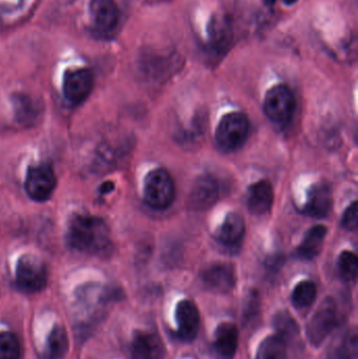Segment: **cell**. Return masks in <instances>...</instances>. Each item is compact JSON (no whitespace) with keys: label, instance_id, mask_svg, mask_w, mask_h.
Returning <instances> with one entry per match:
<instances>
[{"label":"cell","instance_id":"2e32d148","mask_svg":"<svg viewBox=\"0 0 358 359\" xmlns=\"http://www.w3.org/2000/svg\"><path fill=\"white\" fill-rule=\"evenodd\" d=\"M273 198H275V194H273L270 182L267 180L256 182L248 189V209L254 215H264L273 206Z\"/></svg>","mask_w":358,"mask_h":359},{"label":"cell","instance_id":"4316f807","mask_svg":"<svg viewBox=\"0 0 358 359\" xmlns=\"http://www.w3.org/2000/svg\"><path fill=\"white\" fill-rule=\"evenodd\" d=\"M20 358V345L14 333L0 332V359Z\"/></svg>","mask_w":358,"mask_h":359},{"label":"cell","instance_id":"4dcf8cb0","mask_svg":"<svg viewBox=\"0 0 358 359\" xmlns=\"http://www.w3.org/2000/svg\"><path fill=\"white\" fill-rule=\"evenodd\" d=\"M162 1H168V0H162Z\"/></svg>","mask_w":358,"mask_h":359},{"label":"cell","instance_id":"7402d4cb","mask_svg":"<svg viewBox=\"0 0 358 359\" xmlns=\"http://www.w3.org/2000/svg\"><path fill=\"white\" fill-rule=\"evenodd\" d=\"M69 349L67 333L62 326H55L46 341V358L61 359Z\"/></svg>","mask_w":358,"mask_h":359},{"label":"cell","instance_id":"8992f818","mask_svg":"<svg viewBox=\"0 0 358 359\" xmlns=\"http://www.w3.org/2000/svg\"><path fill=\"white\" fill-rule=\"evenodd\" d=\"M267 117L275 123L283 124L291 120L296 111V99L288 86H273L267 92L264 101Z\"/></svg>","mask_w":358,"mask_h":359},{"label":"cell","instance_id":"7a4b0ae2","mask_svg":"<svg viewBox=\"0 0 358 359\" xmlns=\"http://www.w3.org/2000/svg\"><path fill=\"white\" fill-rule=\"evenodd\" d=\"M249 134V120L240 111L227 114L219 122L216 141L221 149L235 151L243 147Z\"/></svg>","mask_w":358,"mask_h":359},{"label":"cell","instance_id":"30bf717a","mask_svg":"<svg viewBox=\"0 0 358 359\" xmlns=\"http://www.w3.org/2000/svg\"><path fill=\"white\" fill-rule=\"evenodd\" d=\"M174 316L179 337L184 341H193L200 329V313L195 304L189 299L179 302Z\"/></svg>","mask_w":358,"mask_h":359},{"label":"cell","instance_id":"e0dca14e","mask_svg":"<svg viewBox=\"0 0 358 359\" xmlns=\"http://www.w3.org/2000/svg\"><path fill=\"white\" fill-rule=\"evenodd\" d=\"M239 345V330L233 323H222L214 332V349L222 359H233Z\"/></svg>","mask_w":358,"mask_h":359},{"label":"cell","instance_id":"9c48e42d","mask_svg":"<svg viewBox=\"0 0 358 359\" xmlns=\"http://www.w3.org/2000/svg\"><path fill=\"white\" fill-rule=\"evenodd\" d=\"M233 25L226 15H216L208 25V48L214 54L223 55L233 42Z\"/></svg>","mask_w":358,"mask_h":359},{"label":"cell","instance_id":"83f0119b","mask_svg":"<svg viewBox=\"0 0 358 359\" xmlns=\"http://www.w3.org/2000/svg\"><path fill=\"white\" fill-rule=\"evenodd\" d=\"M357 203L353 202L345 211L344 217L342 219V224L347 230L354 231L357 230L358 219Z\"/></svg>","mask_w":358,"mask_h":359},{"label":"cell","instance_id":"4fadbf2b","mask_svg":"<svg viewBox=\"0 0 358 359\" xmlns=\"http://www.w3.org/2000/svg\"><path fill=\"white\" fill-rule=\"evenodd\" d=\"M220 194L218 182L210 176L200 177L189 194V206L195 210H205L216 202Z\"/></svg>","mask_w":358,"mask_h":359},{"label":"cell","instance_id":"5b68a950","mask_svg":"<svg viewBox=\"0 0 358 359\" xmlns=\"http://www.w3.org/2000/svg\"><path fill=\"white\" fill-rule=\"evenodd\" d=\"M338 322L336 302L331 297H328L317 308L307 326V337L311 345L319 347L336 328Z\"/></svg>","mask_w":358,"mask_h":359},{"label":"cell","instance_id":"6da1fadb","mask_svg":"<svg viewBox=\"0 0 358 359\" xmlns=\"http://www.w3.org/2000/svg\"><path fill=\"white\" fill-rule=\"evenodd\" d=\"M67 242L71 248L90 255H100L111 248L106 223L100 217L90 215H76L71 217Z\"/></svg>","mask_w":358,"mask_h":359},{"label":"cell","instance_id":"603a6c76","mask_svg":"<svg viewBox=\"0 0 358 359\" xmlns=\"http://www.w3.org/2000/svg\"><path fill=\"white\" fill-rule=\"evenodd\" d=\"M286 344L277 334L266 337L259 346L256 359H285Z\"/></svg>","mask_w":358,"mask_h":359},{"label":"cell","instance_id":"f1b7e54d","mask_svg":"<svg viewBox=\"0 0 358 359\" xmlns=\"http://www.w3.org/2000/svg\"><path fill=\"white\" fill-rule=\"evenodd\" d=\"M284 4H286V6H292V4H296V2H298V0H283Z\"/></svg>","mask_w":358,"mask_h":359},{"label":"cell","instance_id":"ac0fdd59","mask_svg":"<svg viewBox=\"0 0 358 359\" xmlns=\"http://www.w3.org/2000/svg\"><path fill=\"white\" fill-rule=\"evenodd\" d=\"M245 233V222L243 217L237 212H230L226 215L224 222L219 228L218 240L226 246H233L241 242Z\"/></svg>","mask_w":358,"mask_h":359},{"label":"cell","instance_id":"d6986e66","mask_svg":"<svg viewBox=\"0 0 358 359\" xmlns=\"http://www.w3.org/2000/svg\"><path fill=\"white\" fill-rule=\"evenodd\" d=\"M12 103L16 121L23 126L35 123L41 114L39 103L29 95L15 94L12 97Z\"/></svg>","mask_w":358,"mask_h":359},{"label":"cell","instance_id":"f546056e","mask_svg":"<svg viewBox=\"0 0 358 359\" xmlns=\"http://www.w3.org/2000/svg\"><path fill=\"white\" fill-rule=\"evenodd\" d=\"M275 2H277V0H265V4H266L267 6H273V4H275Z\"/></svg>","mask_w":358,"mask_h":359},{"label":"cell","instance_id":"5bb4252c","mask_svg":"<svg viewBox=\"0 0 358 359\" xmlns=\"http://www.w3.org/2000/svg\"><path fill=\"white\" fill-rule=\"evenodd\" d=\"M202 280L214 292L228 293L235 287V274L228 264H214L204 270Z\"/></svg>","mask_w":358,"mask_h":359},{"label":"cell","instance_id":"d4e9b609","mask_svg":"<svg viewBox=\"0 0 358 359\" xmlns=\"http://www.w3.org/2000/svg\"><path fill=\"white\" fill-rule=\"evenodd\" d=\"M273 327L277 331V334L282 339H290L298 333V326L296 320L287 311L277 312L275 314L273 318Z\"/></svg>","mask_w":358,"mask_h":359},{"label":"cell","instance_id":"9a60e30c","mask_svg":"<svg viewBox=\"0 0 358 359\" xmlns=\"http://www.w3.org/2000/svg\"><path fill=\"white\" fill-rule=\"evenodd\" d=\"M333 205L332 190L327 183L315 184L308 192L305 213L313 217H325Z\"/></svg>","mask_w":358,"mask_h":359},{"label":"cell","instance_id":"ba28073f","mask_svg":"<svg viewBox=\"0 0 358 359\" xmlns=\"http://www.w3.org/2000/svg\"><path fill=\"white\" fill-rule=\"evenodd\" d=\"M94 88V76L85 67L69 69L63 77L62 90L65 99L73 104L84 102Z\"/></svg>","mask_w":358,"mask_h":359},{"label":"cell","instance_id":"8fae6325","mask_svg":"<svg viewBox=\"0 0 358 359\" xmlns=\"http://www.w3.org/2000/svg\"><path fill=\"white\" fill-rule=\"evenodd\" d=\"M90 16L101 33H111L119 25L120 12L115 0H92Z\"/></svg>","mask_w":358,"mask_h":359},{"label":"cell","instance_id":"7c38bea8","mask_svg":"<svg viewBox=\"0 0 358 359\" xmlns=\"http://www.w3.org/2000/svg\"><path fill=\"white\" fill-rule=\"evenodd\" d=\"M164 346L159 335L146 331H136L130 345L132 359H162Z\"/></svg>","mask_w":358,"mask_h":359},{"label":"cell","instance_id":"277c9868","mask_svg":"<svg viewBox=\"0 0 358 359\" xmlns=\"http://www.w3.org/2000/svg\"><path fill=\"white\" fill-rule=\"evenodd\" d=\"M16 283L19 289L27 293H36L46 288L48 269L46 264L32 255L19 257L16 265Z\"/></svg>","mask_w":358,"mask_h":359},{"label":"cell","instance_id":"484cf974","mask_svg":"<svg viewBox=\"0 0 358 359\" xmlns=\"http://www.w3.org/2000/svg\"><path fill=\"white\" fill-rule=\"evenodd\" d=\"M338 271L340 276L346 282H353L357 280L358 261L357 257L351 251H344L340 253L338 262Z\"/></svg>","mask_w":358,"mask_h":359},{"label":"cell","instance_id":"44dd1931","mask_svg":"<svg viewBox=\"0 0 358 359\" xmlns=\"http://www.w3.org/2000/svg\"><path fill=\"white\" fill-rule=\"evenodd\" d=\"M357 354V333L350 330L334 341L328 351V359H354Z\"/></svg>","mask_w":358,"mask_h":359},{"label":"cell","instance_id":"52a82bcc","mask_svg":"<svg viewBox=\"0 0 358 359\" xmlns=\"http://www.w3.org/2000/svg\"><path fill=\"white\" fill-rule=\"evenodd\" d=\"M57 179L48 164L29 166L25 177V188L27 196L36 202L48 200L56 189Z\"/></svg>","mask_w":358,"mask_h":359},{"label":"cell","instance_id":"3957f363","mask_svg":"<svg viewBox=\"0 0 358 359\" xmlns=\"http://www.w3.org/2000/svg\"><path fill=\"white\" fill-rule=\"evenodd\" d=\"M144 200L151 208L163 210L174 200L172 177L163 168H156L147 174L144 181Z\"/></svg>","mask_w":358,"mask_h":359},{"label":"cell","instance_id":"ffe728a7","mask_svg":"<svg viewBox=\"0 0 358 359\" xmlns=\"http://www.w3.org/2000/svg\"><path fill=\"white\" fill-rule=\"evenodd\" d=\"M327 228L317 225L307 231L302 244L298 249V255L304 259H312L319 255L325 242Z\"/></svg>","mask_w":358,"mask_h":359},{"label":"cell","instance_id":"cb8c5ba5","mask_svg":"<svg viewBox=\"0 0 358 359\" xmlns=\"http://www.w3.org/2000/svg\"><path fill=\"white\" fill-rule=\"evenodd\" d=\"M317 289L311 280L298 283L292 292L291 301L296 309H304L312 305L317 297Z\"/></svg>","mask_w":358,"mask_h":359}]
</instances>
